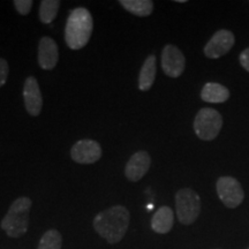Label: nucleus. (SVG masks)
<instances>
[{"instance_id":"f257e3e1","label":"nucleus","mask_w":249,"mask_h":249,"mask_svg":"<svg viewBox=\"0 0 249 249\" xmlns=\"http://www.w3.org/2000/svg\"><path fill=\"white\" fill-rule=\"evenodd\" d=\"M129 213L123 205H114L99 213L93 219V229L108 244H117L126 234Z\"/></svg>"},{"instance_id":"f03ea898","label":"nucleus","mask_w":249,"mask_h":249,"mask_svg":"<svg viewBox=\"0 0 249 249\" xmlns=\"http://www.w3.org/2000/svg\"><path fill=\"white\" fill-rule=\"evenodd\" d=\"M93 29L90 12L85 7L74 8L68 15L65 27V40L68 48L80 50L88 44Z\"/></svg>"},{"instance_id":"7ed1b4c3","label":"nucleus","mask_w":249,"mask_h":249,"mask_svg":"<svg viewBox=\"0 0 249 249\" xmlns=\"http://www.w3.org/2000/svg\"><path fill=\"white\" fill-rule=\"evenodd\" d=\"M31 205L33 202L28 197H18L12 203L1 222V229L8 236L18 238L27 232Z\"/></svg>"},{"instance_id":"20e7f679","label":"nucleus","mask_w":249,"mask_h":249,"mask_svg":"<svg viewBox=\"0 0 249 249\" xmlns=\"http://www.w3.org/2000/svg\"><path fill=\"white\" fill-rule=\"evenodd\" d=\"M176 209L179 222L183 225H191L200 216V196L191 188L180 189L176 195Z\"/></svg>"},{"instance_id":"39448f33","label":"nucleus","mask_w":249,"mask_h":249,"mask_svg":"<svg viewBox=\"0 0 249 249\" xmlns=\"http://www.w3.org/2000/svg\"><path fill=\"white\" fill-rule=\"evenodd\" d=\"M223 127V118L214 108H201L194 120V130L198 139L213 141L216 139Z\"/></svg>"},{"instance_id":"423d86ee","label":"nucleus","mask_w":249,"mask_h":249,"mask_svg":"<svg viewBox=\"0 0 249 249\" xmlns=\"http://www.w3.org/2000/svg\"><path fill=\"white\" fill-rule=\"evenodd\" d=\"M217 194L224 205L230 209H235L242 203L245 192L240 182L232 177H222L216 183Z\"/></svg>"},{"instance_id":"0eeeda50","label":"nucleus","mask_w":249,"mask_h":249,"mask_svg":"<svg viewBox=\"0 0 249 249\" xmlns=\"http://www.w3.org/2000/svg\"><path fill=\"white\" fill-rule=\"evenodd\" d=\"M235 43L234 35L230 30H218L204 46V54L209 59H217L225 55Z\"/></svg>"},{"instance_id":"6e6552de","label":"nucleus","mask_w":249,"mask_h":249,"mask_svg":"<svg viewBox=\"0 0 249 249\" xmlns=\"http://www.w3.org/2000/svg\"><path fill=\"white\" fill-rule=\"evenodd\" d=\"M186 60L182 52L176 45L167 44L161 51V68L167 76L179 77L185 71Z\"/></svg>"},{"instance_id":"1a4fd4ad","label":"nucleus","mask_w":249,"mask_h":249,"mask_svg":"<svg viewBox=\"0 0 249 249\" xmlns=\"http://www.w3.org/2000/svg\"><path fill=\"white\" fill-rule=\"evenodd\" d=\"M71 157L75 163L93 164L102 157V148L93 140H80L73 145Z\"/></svg>"},{"instance_id":"9d476101","label":"nucleus","mask_w":249,"mask_h":249,"mask_svg":"<svg viewBox=\"0 0 249 249\" xmlns=\"http://www.w3.org/2000/svg\"><path fill=\"white\" fill-rule=\"evenodd\" d=\"M151 158L147 151L135 152L124 167V176L133 182H138L147 174L150 169Z\"/></svg>"},{"instance_id":"9b49d317","label":"nucleus","mask_w":249,"mask_h":249,"mask_svg":"<svg viewBox=\"0 0 249 249\" xmlns=\"http://www.w3.org/2000/svg\"><path fill=\"white\" fill-rule=\"evenodd\" d=\"M24 107L33 117L39 116L43 107V97L38 82L34 76H29L23 86Z\"/></svg>"},{"instance_id":"f8f14e48","label":"nucleus","mask_w":249,"mask_h":249,"mask_svg":"<svg viewBox=\"0 0 249 249\" xmlns=\"http://www.w3.org/2000/svg\"><path fill=\"white\" fill-rule=\"evenodd\" d=\"M59 49L51 37H42L38 44V64L43 70L50 71L57 66Z\"/></svg>"},{"instance_id":"ddd939ff","label":"nucleus","mask_w":249,"mask_h":249,"mask_svg":"<svg viewBox=\"0 0 249 249\" xmlns=\"http://www.w3.org/2000/svg\"><path fill=\"white\" fill-rule=\"evenodd\" d=\"M173 211L169 207H161L156 211L151 219V227L156 233L166 234L173 227Z\"/></svg>"},{"instance_id":"4468645a","label":"nucleus","mask_w":249,"mask_h":249,"mask_svg":"<svg viewBox=\"0 0 249 249\" xmlns=\"http://www.w3.org/2000/svg\"><path fill=\"white\" fill-rule=\"evenodd\" d=\"M201 98L202 101L207 103L218 104V103L226 102L230 98V91L226 87L219 85V83L209 82L202 88Z\"/></svg>"},{"instance_id":"2eb2a0df","label":"nucleus","mask_w":249,"mask_h":249,"mask_svg":"<svg viewBox=\"0 0 249 249\" xmlns=\"http://www.w3.org/2000/svg\"><path fill=\"white\" fill-rule=\"evenodd\" d=\"M156 57L150 54L143 62L139 75V88L141 91H148L154 85L156 79Z\"/></svg>"},{"instance_id":"dca6fc26","label":"nucleus","mask_w":249,"mask_h":249,"mask_svg":"<svg viewBox=\"0 0 249 249\" xmlns=\"http://www.w3.org/2000/svg\"><path fill=\"white\" fill-rule=\"evenodd\" d=\"M119 4L136 17H149L154 11V2L151 0H120Z\"/></svg>"},{"instance_id":"f3484780","label":"nucleus","mask_w":249,"mask_h":249,"mask_svg":"<svg viewBox=\"0 0 249 249\" xmlns=\"http://www.w3.org/2000/svg\"><path fill=\"white\" fill-rule=\"evenodd\" d=\"M60 1L58 0H43L39 6V20L43 23H51L57 17Z\"/></svg>"},{"instance_id":"a211bd4d","label":"nucleus","mask_w":249,"mask_h":249,"mask_svg":"<svg viewBox=\"0 0 249 249\" xmlns=\"http://www.w3.org/2000/svg\"><path fill=\"white\" fill-rule=\"evenodd\" d=\"M62 238L57 230H49L40 239L38 249H61Z\"/></svg>"},{"instance_id":"6ab92c4d","label":"nucleus","mask_w":249,"mask_h":249,"mask_svg":"<svg viewBox=\"0 0 249 249\" xmlns=\"http://www.w3.org/2000/svg\"><path fill=\"white\" fill-rule=\"evenodd\" d=\"M14 6L21 15H28L33 8V1L31 0H15Z\"/></svg>"},{"instance_id":"aec40b11","label":"nucleus","mask_w":249,"mask_h":249,"mask_svg":"<svg viewBox=\"0 0 249 249\" xmlns=\"http://www.w3.org/2000/svg\"><path fill=\"white\" fill-rule=\"evenodd\" d=\"M8 64L5 59L0 58V88L5 85L8 77Z\"/></svg>"},{"instance_id":"412c9836","label":"nucleus","mask_w":249,"mask_h":249,"mask_svg":"<svg viewBox=\"0 0 249 249\" xmlns=\"http://www.w3.org/2000/svg\"><path fill=\"white\" fill-rule=\"evenodd\" d=\"M239 61H240L241 66L244 67L246 71H249V48L241 52L240 57H239Z\"/></svg>"},{"instance_id":"4be33fe9","label":"nucleus","mask_w":249,"mask_h":249,"mask_svg":"<svg viewBox=\"0 0 249 249\" xmlns=\"http://www.w3.org/2000/svg\"><path fill=\"white\" fill-rule=\"evenodd\" d=\"M248 249H249V248H248Z\"/></svg>"}]
</instances>
